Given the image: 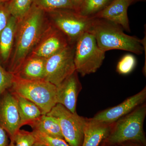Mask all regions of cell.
I'll list each match as a JSON object with an SVG mask.
<instances>
[{
  "instance_id": "17",
  "label": "cell",
  "mask_w": 146,
  "mask_h": 146,
  "mask_svg": "<svg viewBox=\"0 0 146 146\" xmlns=\"http://www.w3.org/2000/svg\"><path fill=\"white\" fill-rule=\"evenodd\" d=\"M33 130L38 131L49 135L64 139L59 122L56 118L46 115H42L39 117L27 123Z\"/></svg>"
},
{
  "instance_id": "28",
  "label": "cell",
  "mask_w": 146,
  "mask_h": 146,
  "mask_svg": "<svg viewBox=\"0 0 146 146\" xmlns=\"http://www.w3.org/2000/svg\"><path fill=\"white\" fill-rule=\"evenodd\" d=\"M75 10L79 12L80 9L82 5L84 0H70Z\"/></svg>"
},
{
  "instance_id": "12",
  "label": "cell",
  "mask_w": 146,
  "mask_h": 146,
  "mask_svg": "<svg viewBox=\"0 0 146 146\" xmlns=\"http://www.w3.org/2000/svg\"><path fill=\"white\" fill-rule=\"evenodd\" d=\"M76 71L56 87L57 104L62 105L72 113H76L78 97L82 85Z\"/></svg>"
},
{
  "instance_id": "21",
  "label": "cell",
  "mask_w": 146,
  "mask_h": 146,
  "mask_svg": "<svg viewBox=\"0 0 146 146\" xmlns=\"http://www.w3.org/2000/svg\"><path fill=\"white\" fill-rule=\"evenodd\" d=\"M33 0H9L7 7L11 16L19 20L30 10Z\"/></svg>"
},
{
  "instance_id": "2",
  "label": "cell",
  "mask_w": 146,
  "mask_h": 146,
  "mask_svg": "<svg viewBox=\"0 0 146 146\" xmlns=\"http://www.w3.org/2000/svg\"><path fill=\"white\" fill-rule=\"evenodd\" d=\"M89 33L94 35L98 46L105 52L120 50L138 55L143 53L144 39L125 34L121 27L110 21L93 18Z\"/></svg>"
},
{
  "instance_id": "4",
  "label": "cell",
  "mask_w": 146,
  "mask_h": 146,
  "mask_svg": "<svg viewBox=\"0 0 146 146\" xmlns=\"http://www.w3.org/2000/svg\"><path fill=\"white\" fill-rule=\"evenodd\" d=\"M105 53L98 46L94 35L89 32L84 33L75 47L76 71L82 77L96 72L103 63Z\"/></svg>"
},
{
  "instance_id": "18",
  "label": "cell",
  "mask_w": 146,
  "mask_h": 146,
  "mask_svg": "<svg viewBox=\"0 0 146 146\" xmlns=\"http://www.w3.org/2000/svg\"><path fill=\"white\" fill-rule=\"evenodd\" d=\"M12 92L16 99L22 127L42 115L41 110L33 102L16 93Z\"/></svg>"
},
{
  "instance_id": "29",
  "label": "cell",
  "mask_w": 146,
  "mask_h": 146,
  "mask_svg": "<svg viewBox=\"0 0 146 146\" xmlns=\"http://www.w3.org/2000/svg\"><path fill=\"white\" fill-rule=\"evenodd\" d=\"M9 1V0H0V4L8 2Z\"/></svg>"
},
{
  "instance_id": "25",
  "label": "cell",
  "mask_w": 146,
  "mask_h": 146,
  "mask_svg": "<svg viewBox=\"0 0 146 146\" xmlns=\"http://www.w3.org/2000/svg\"><path fill=\"white\" fill-rule=\"evenodd\" d=\"M14 76L0 64V98L13 84Z\"/></svg>"
},
{
  "instance_id": "11",
  "label": "cell",
  "mask_w": 146,
  "mask_h": 146,
  "mask_svg": "<svg viewBox=\"0 0 146 146\" xmlns=\"http://www.w3.org/2000/svg\"><path fill=\"white\" fill-rule=\"evenodd\" d=\"M146 98V89L145 88L138 94L128 98L117 106L100 112L92 119L102 122L112 124L141 105L145 102Z\"/></svg>"
},
{
  "instance_id": "23",
  "label": "cell",
  "mask_w": 146,
  "mask_h": 146,
  "mask_svg": "<svg viewBox=\"0 0 146 146\" xmlns=\"http://www.w3.org/2000/svg\"><path fill=\"white\" fill-rule=\"evenodd\" d=\"M33 133L39 144L46 146H70L64 139L49 136L38 131L33 130Z\"/></svg>"
},
{
  "instance_id": "8",
  "label": "cell",
  "mask_w": 146,
  "mask_h": 146,
  "mask_svg": "<svg viewBox=\"0 0 146 146\" xmlns=\"http://www.w3.org/2000/svg\"><path fill=\"white\" fill-rule=\"evenodd\" d=\"M75 44H70L65 49L46 59L44 80L57 87L75 72Z\"/></svg>"
},
{
  "instance_id": "5",
  "label": "cell",
  "mask_w": 146,
  "mask_h": 146,
  "mask_svg": "<svg viewBox=\"0 0 146 146\" xmlns=\"http://www.w3.org/2000/svg\"><path fill=\"white\" fill-rule=\"evenodd\" d=\"M52 25L61 31L71 44H75L84 33L89 32L93 18L82 16L75 10L59 9L46 12Z\"/></svg>"
},
{
  "instance_id": "3",
  "label": "cell",
  "mask_w": 146,
  "mask_h": 146,
  "mask_svg": "<svg viewBox=\"0 0 146 146\" xmlns=\"http://www.w3.org/2000/svg\"><path fill=\"white\" fill-rule=\"evenodd\" d=\"M10 91L33 102L46 115L57 104L56 86L44 80H26L14 77Z\"/></svg>"
},
{
  "instance_id": "15",
  "label": "cell",
  "mask_w": 146,
  "mask_h": 146,
  "mask_svg": "<svg viewBox=\"0 0 146 146\" xmlns=\"http://www.w3.org/2000/svg\"><path fill=\"white\" fill-rule=\"evenodd\" d=\"M18 20L11 16L6 26L0 32V64L5 69L13 50Z\"/></svg>"
},
{
  "instance_id": "1",
  "label": "cell",
  "mask_w": 146,
  "mask_h": 146,
  "mask_svg": "<svg viewBox=\"0 0 146 146\" xmlns=\"http://www.w3.org/2000/svg\"><path fill=\"white\" fill-rule=\"evenodd\" d=\"M50 25L46 12L33 4L29 12L18 20L7 70L13 75L16 73Z\"/></svg>"
},
{
  "instance_id": "32",
  "label": "cell",
  "mask_w": 146,
  "mask_h": 146,
  "mask_svg": "<svg viewBox=\"0 0 146 146\" xmlns=\"http://www.w3.org/2000/svg\"><path fill=\"white\" fill-rule=\"evenodd\" d=\"M37 146H46L44 145H41V144L38 143V145H37Z\"/></svg>"
},
{
  "instance_id": "33",
  "label": "cell",
  "mask_w": 146,
  "mask_h": 146,
  "mask_svg": "<svg viewBox=\"0 0 146 146\" xmlns=\"http://www.w3.org/2000/svg\"></svg>"
},
{
  "instance_id": "10",
  "label": "cell",
  "mask_w": 146,
  "mask_h": 146,
  "mask_svg": "<svg viewBox=\"0 0 146 146\" xmlns=\"http://www.w3.org/2000/svg\"><path fill=\"white\" fill-rule=\"evenodd\" d=\"M0 126L6 132L10 141L22 127L16 99L9 89L0 98Z\"/></svg>"
},
{
  "instance_id": "27",
  "label": "cell",
  "mask_w": 146,
  "mask_h": 146,
  "mask_svg": "<svg viewBox=\"0 0 146 146\" xmlns=\"http://www.w3.org/2000/svg\"><path fill=\"white\" fill-rule=\"evenodd\" d=\"M8 136L6 132L0 126V146H7L9 143Z\"/></svg>"
},
{
  "instance_id": "6",
  "label": "cell",
  "mask_w": 146,
  "mask_h": 146,
  "mask_svg": "<svg viewBox=\"0 0 146 146\" xmlns=\"http://www.w3.org/2000/svg\"><path fill=\"white\" fill-rule=\"evenodd\" d=\"M146 114L145 106H140L118 120L108 141L119 144L133 141L144 143L143 123Z\"/></svg>"
},
{
  "instance_id": "14",
  "label": "cell",
  "mask_w": 146,
  "mask_h": 146,
  "mask_svg": "<svg viewBox=\"0 0 146 146\" xmlns=\"http://www.w3.org/2000/svg\"><path fill=\"white\" fill-rule=\"evenodd\" d=\"M46 59L29 56L13 74L14 78L26 80H44Z\"/></svg>"
},
{
  "instance_id": "9",
  "label": "cell",
  "mask_w": 146,
  "mask_h": 146,
  "mask_svg": "<svg viewBox=\"0 0 146 146\" xmlns=\"http://www.w3.org/2000/svg\"><path fill=\"white\" fill-rule=\"evenodd\" d=\"M70 44L65 35L51 24L29 56L47 59Z\"/></svg>"
},
{
  "instance_id": "24",
  "label": "cell",
  "mask_w": 146,
  "mask_h": 146,
  "mask_svg": "<svg viewBox=\"0 0 146 146\" xmlns=\"http://www.w3.org/2000/svg\"><path fill=\"white\" fill-rule=\"evenodd\" d=\"M136 63V58L134 56L131 54H126L118 62L117 71L120 74H128L133 70Z\"/></svg>"
},
{
  "instance_id": "13",
  "label": "cell",
  "mask_w": 146,
  "mask_h": 146,
  "mask_svg": "<svg viewBox=\"0 0 146 146\" xmlns=\"http://www.w3.org/2000/svg\"><path fill=\"white\" fill-rule=\"evenodd\" d=\"M128 0H112L104 9L92 18H101L119 25L130 31L127 9L130 5Z\"/></svg>"
},
{
  "instance_id": "20",
  "label": "cell",
  "mask_w": 146,
  "mask_h": 146,
  "mask_svg": "<svg viewBox=\"0 0 146 146\" xmlns=\"http://www.w3.org/2000/svg\"><path fill=\"white\" fill-rule=\"evenodd\" d=\"M111 0H84L78 13L82 16L92 17L111 1Z\"/></svg>"
},
{
  "instance_id": "19",
  "label": "cell",
  "mask_w": 146,
  "mask_h": 146,
  "mask_svg": "<svg viewBox=\"0 0 146 146\" xmlns=\"http://www.w3.org/2000/svg\"><path fill=\"white\" fill-rule=\"evenodd\" d=\"M33 4L45 12L59 9L74 10L70 0H33Z\"/></svg>"
},
{
  "instance_id": "30",
  "label": "cell",
  "mask_w": 146,
  "mask_h": 146,
  "mask_svg": "<svg viewBox=\"0 0 146 146\" xmlns=\"http://www.w3.org/2000/svg\"><path fill=\"white\" fill-rule=\"evenodd\" d=\"M140 1V0H128L129 2L130 5L132 4V3L135 2L137 1Z\"/></svg>"
},
{
  "instance_id": "26",
  "label": "cell",
  "mask_w": 146,
  "mask_h": 146,
  "mask_svg": "<svg viewBox=\"0 0 146 146\" xmlns=\"http://www.w3.org/2000/svg\"><path fill=\"white\" fill-rule=\"evenodd\" d=\"M11 16L7 3L0 4V32L6 26Z\"/></svg>"
},
{
  "instance_id": "31",
  "label": "cell",
  "mask_w": 146,
  "mask_h": 146,
  "mask_svg": "<svg viewBox=\"0 0 146 146\" xmlns=\"http://www.w3.org/2000/svg\"><path fill=\"white\" fill-rule=\"evenodd\" d=\"M7 146H14V145H13V142L10 141V143L8 144V145Z\"/></svg>"
},
{
  "instance_id": "7",
  "label": "cell",
  "mask_w": 146,
  "mask_h": 146,
  "mask_svg": "<svg viewBox=\"0 0 146 146\" xmlns=\"http://www.w3.org/2000/svg\"><path fill=\"white\" fill-rule=\"evenodd\" d=\"M46 115L57 119L63 138L70 146H80L87 119L57 104Z\"/></svg>"
},
{
  "instance_id": "16",
  "label": "cell",
  "mask_w": 146,
  "mask_h": 146,
  "mask_svg": "<svg viewBox=\"0 0 146 146\" xmlns=\"http://www.w3.org/2000/svg\"><path fill=\"white\" fill-rule=\"evenodd\" d=\"M110 124L92 119H87L82 146H98L107 137L110 131Z\"/></svg>"
},
{
  "instance_id": "22",
  "label": "cell",
  "mask_w": 146,
  "mask_h": 146,
  "mask_svg": "<svg viewBox=\"0 0 146 146\" xmlns=\"http://www.w3.org/2000/svg\"><path fill=\"white\" fill-rule=\"evenodd\" d=\"M11 141L13 142L14 146H37L38 144L32 131L21 129Z\"/></svg>"
}]
</instances>
